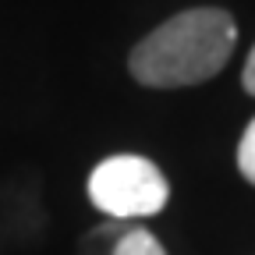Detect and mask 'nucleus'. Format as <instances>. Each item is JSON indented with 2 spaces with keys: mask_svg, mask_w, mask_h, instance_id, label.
<instances>
[{
  "mask_svg": "<svg viewBox=\"0 0 255 255\" xmlns=\"http://www.w3.org/2000/svg\"><path fill=\"white\" fill-rule=\"evenodd\" d=\"M114 255H167V248L159 245L145 227H135V231H128L114 245Z\"/></svg>",
  "mask_w": 255,
  "mask_h": 255,
  "instance_id": "nucleus-3",
  "label": "nucleus"
},
{
  "mask_svg": "<svg viewBox=\"0 0 255 255\" xmlns=\"http://www.w3.org/2000/svg\"><path fill=\"white\" fill-rule=\"evenodd\" d=\"M89 199L100 213L114 220H138V216H156L167 206L170 184L152 159L121 152L92 167Z\"/></svg>",
  "mask_w": 255,
  "mask_h": 255,
  "instance_id": "nucleus-2",
  "label": "nucleus"
},
{
  "mask_svg": "<svg viewBox=\"0 0 255 255\" xmlns=\"http://www.w3.org/2000/svg\"><path fill=\"white\" fill-rule=\"evenodd\" d=\"M241 85H245V92H248V96H255V46H252V53H248V60H245Z\"/></svg>",
  "mask_w": 255,
  "mask_h": 255,
  "instance_id": "nucleus-5",
  "label": "nucleus"
},
{
  "mask_svg": "<svg viewBox=\"0 0 255 255\" xmlns=\"http://www.w3.org/2000/svg\"><path fill=\"white\" fill-rule=\"evenodd\" d=\"M238 170H241V177L248 184H255V117L248 121L245 135L238 142Z\"/></svg>",
  "mask_w": 255,
  "mask_h": 255,
  "instance_id": "nucleus-4",
  "label": "nucleus"
},
{
  "mask_svg": "<svg viewBox=\"0 0 255 255\" xmlns=\"http://www.w3.org/2000/svg\"><path fill=\"white\" fill-rule=\"evenodd\" d=\"M238 25L223 7H191L167 18L131 50L135 82L149 89H181L216 78L234 53Z\"/></svg>",
  "mask_w": 255,
  "mask_h": 255,
  "instance_id": "nucleus-1",
  "label": "nucleus"
}]
</instances>
